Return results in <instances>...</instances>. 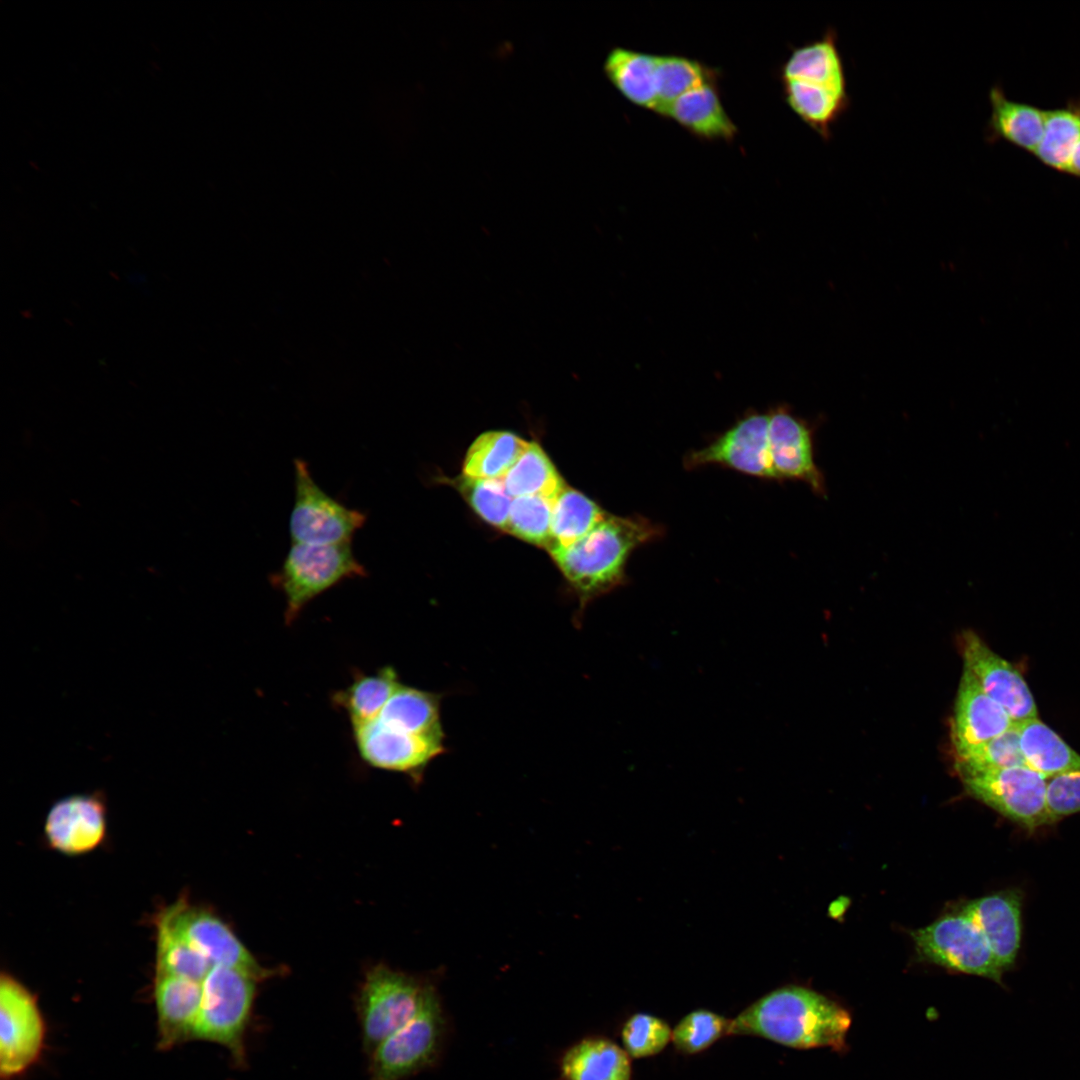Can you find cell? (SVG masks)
Instances as JSON below:
<instances>
[{
  "mask_svg": "<svg viewBox=\"0 0 1080 1080\" xmlns=\"http://www.w3.org/2000/svg\"><path fill=\"white\" fill-rule=\"evenodd\" d=\"M174 928L211 965L247 972L260 980L267 971L260 967L232 930L216 915L192 907L184 899L158 915Z\"/></svg>",
  "mask_w": 1080,
  "mask_h": 1080,
  "instance_id": "obj_14",
  "label": "cell"
},
{
  "mask_svg": "<svg viewBox=\"0 0 1080 1080\" xmlns=\"http://www.w3.org/2000/svg\"><path fill=\"white\" fill-rule=\"evenodd\" d=\"M440 700L439 694L400 684L376 719L410 733L444 737Z\"/></svg>",
  "mask_w": 1080,
  "mask_h": 1080,
  "instance_id": "obj_24",
  "label": "cell"
},
{
  "mask_svg": "<svg viewBox=\"0 0 1080 1080\" xmlns=\"http://www.w3.org/2000/svg\"><path fill=\"white\" fill-rule=\"evenodd\" d=\"M663 527L640 515L608 514L580 540L549 551L576 593L580 610L626 583V564L638 547L656 540Z\"/></svg>",
  "mask_w": 1080,
  "mask_h": 1080,
  "instance_id": "obj_2",
  "label": "cell"
},
{
  "mask_svg": "<svg viewBox=\"0 0 1080 1080\" xmlns=\"http://www.w3.org/2000/svg\"><path fill=\"white\" fill-rule=\"evenodd\" d=\"M662 114L707 138H729L736 131L715 89L707 82L677 98Z\"/></svg>",
  "mask_w": 1080,
  "mask_h": 1080,
  "instance_id": "obj_26",
  "label": "cell"
},
{
  "mask_svg": "<svg viewBox=\"0 0 1080 1080\" xmlns=\"http://www.w3.org/2000/svg\"><path fill=\"white\" fill-rule=\"evenodd\" d=\"M433 990L431 984L384 965L370 969L357 999L365 1051L370 1054L381 1042L409 1022Z\"/></svg>",
  "mask_w": 1080,
  "mask_h": 1080,
  "instance_id": "obj_6",
  "label": "cell"
},
{
  "mask_svg": "<svg viewBox=\"0 0 1080 1080\" xmlns=\"http://www.w3.org/2000/svg\"><path fill=\"white\" fill-rule=\"evenodd\" d=\"M1046 805L1051 824L1080 812V769L1047 778Z\"/></svg>",
  "mask_w": 1080,
  "mask_h": 1080,
  "instance_id": "obj_39",
  "label": "cell"
},
{
  "mask_svg": "<svg viewBox=\"0 0 1080 1080\" xmlns=\"http://www.w3.org/2000/svg\"><path fill=\"white\" fill-rule=\"evenodd\" d=\"M609 513L581 492L564 487L553 501L548 551L580 540Z\"/></svg>",
  "mask_w": 1080,
  "mask_h": 1080,
  "instance_id": "obj_28",
  "label": "cell"
},
{
  "mask_svg": "<svg viewBox=\"0 0 1080 1080\" xmlns=\"http://www.w3.org/2000/svg\"><path fill=\"white\" fill-rule=\"evenodd\" d=\"M683 464L687 470L718 465L777 481L770 451L768 411H749L708 445L688 452Z\"/></svg>",
  "mask_w": 1080,
  "mask_h": 1080,
  "instance_id": "obj_12",
  "label": "cell"
},
{
  "mask_svg": "<svg viewBox=\"0 0 1080 1080\" xmlns=\"http://www.w3.org/2000/svg\"><path fill=\"white\" fill-rule=\"evenodd\" d=\"M401 683L391 666L373 673H358L352 683L333 695V703L356 726L375 720Z\"/></svg>",
  "mask_w": 1080,
  "mask_h": 1080,
  "instance_id": "obj_27",
  "label": "cell"
},
{
  "mask_svg": "<svg viewBox=\"0 0 1080 1080\" xmlns=\"http://www.w3.org/2000/svg\"><path fill=\"white\" fill-rule=\"evenodd\" d=\"M959 648L966 668L1014 723L1038 717L1035 699L1022 673L995 653L974 631L961 632Z\"/></svg>",
  "mask_w": 1080,
  "mask_h": 1080,
  "instance_id": "obj_15",
  "label": "cell"
},
{
  "mask_svg": "<svg viewBox=\"0 0 1080 1080\" xmlns=\"http://www.w3.org/2000/svg\"><path fill=\"white\" fill-rule=\"evenodd\" d=\"M294 503L289 518L292 543L333 545L352 542L367 520L366 513L349 508L326 493L314 480L308 464L294 459Z\"/></svg>",
  "mask_w": 1080,
  "mask_h": 1080,
  "instance_id": "obj_7",
  "label": "cell"
},
{
  "mask_svg": "<svg viewBox=\"0 0 1080 1080\" xmlns=\"http://www.w3.org/2000/svg\"><path fill=\"white\" fill-rule=\"evenodd\" d=\"M45 1023L35 995L10 973L0 977V1074L12 1080L39 1059Z\"/></svg>",
  "mask_w": 1080,
  "mask_h": 1080,
  "instance_id": "obj_11",
  "label": "cell"
},
{
  "mask_svg": "<svg viewBox=\"0 0 1080 1080\" xmlns=\"http://www.w3.org/2000/svg\"><path fill=\"white\" fill-rule=\"evenodd\" d=\"M154 997L160 1048H171L193 1038L201 1007L202 983L176 976L156 975Z\"/></svg>",
  "mask_w": 1080,
  "mask_h": 1080,
  "instance_id": "obj_20",
  "label": "cell"
},
{
  "mask_svg": "<svg viewBox=\"0 0 1080 1080\" xmlns=\"http://www.w3.org/2000/svg\"><path fill=\"white\" fill-rule=\"evenodd\" d=\"M106 829V806L96 793L75 794L56 801L44 823L48 846L67 856L83 855L99 847Z\"/></svg>",
  "mask_w": 1080,
  "mask_h": 1080,
  "instance_id": "obj_16",
  "label": "cell"
},
{
  "mask_svg": "<svg viewBox=\"0 0 1080 1080\" xmlns=\"http://www.w3.org/2000/svg\"><path fill=\"white\" fill-rule=\"evenodd\" d=\"M966 792L1029 832L1050 825L1047 778L1026 765L958 775Z\"/></svg>",
  "mask_w": 1080,
  "mask_h": 1080,
  "instance_id": "obj_9",
  "label": "cell"
},
{
  "mask_svg": "<svg viewBox=\"0 0 1080 1080\" xmlns=\"http://www.w3.org/2000/svg\"><path fill=\"white\" fill-rule=\"evenodd\" d=\"M1013 724L1008 712L963 668L951 726L955 757L1004 733Z\"/></svg>",
  "mask_w": 1080,
  "mask_h": 1080,
  "instance_id": "obj_18",
  "label": "cell"
},
{
  "mask_svg": "<svg viewBox=\"0 0 1080 1080\" xmlns=\"http://www.w3.org/2000/svg\"><path fill=\"white\" fill-rule=\"evenodd\" d=\"M1022 899L1018 889H1007L961 907L984 935L1003 972L1013 967L1021 945Z\"/></svg>",
  "mask_w": 1080,
  "mask_h": 1080,
  "instance_id": "obj_19",
  "label": "cell"
},
{
  "mask_svg": "<svg viewBox=\"0 0 1080 1080\" xmlns=\"http://www.w3.org/2000/svg\"><path fill=\"white\" fill-rule=\"evenodd\" d=\"M912 938L923 959L1001 983L1003 971L987 940L961 909L914 931Z\"/></svg>",
  "mask_w": 1080,
  "mask_h": 1080,
  "instance_id": "obj_10",
  "label": "cell"
},
{
  "mask_svg": "<svg viewBox=\"0 0 1080 1080\" xmlns=\"http://www.w3.org/2000/svg\"><path fill=\"white\" fill-rule=\"evenodd\" d=\"M851 1016L836 1002L809 988H777L731 1019L730 1035L755 1036L795 1048H845Z\"/></svg>",
  "mask_w": 1080,
  "mask_h": 1080,
  "instance_id": "obj_1",
  "label": "cell"
},
{
  "mask_svg": "<svg viewBox=\"0 0 1080 1080\" xmlns=\"http://www.w3.org/2000/svg\"><path fill=\"white\" fill-rule=\"evenodd\" d=\"M553 501L540 495L513 498L505 530L526 542L547 548Z\"/></svg>",
  "mask_w": 1080,
  "mask_h": 1080,
  "instance_id": "obj_35",
  "label": "cell"
},
{
  "mask_svg": "<svg viewBox=\"0 0 1080 1080\" xmlns=\"http://www.w3.org/2000/svg\"><path fill=\"white\" fill-rule=\"evenodd\" d=\"M156 930V975L176 976L202 983L212 968L209 962L159 916Z\"/></svg>",
  "mask_w": 1080,
  "mask_h": 1080,
  "instance_id": "obj_32",
  "label": "cell"
},
{
  "mask_svg": "<svg viewBox=\"0 0 1080 1080\" xmlns=\"http://www.w3.org/2000/svg\"><path fill=\"white\" fill-rule=\"evenodd\" d=\"M1023 765L1025 761L1020 749L1016 723L1004 733L955 757V769L958 775Z\"/></svg>",
  "mask_w": 1080,
  "mask_h": 1080,
  "instance_id": "obj_33",
  "label": "cell"
},
{
  "mask_svg": "<svg viewBox=\"0 0 1080 1080\" xmlns=\"http://www.w3.org/2000/svg\"><path fill=\"white\" fill-rule=\"evenodd\" d=\"M1080 139V99L1045 110L1044 131L1035 157L1044 165L1066 172L1072 151Z\"/></svg>",
  "mask_w": 1080,
  "mask_h": 1080,
  "instance_id": "obj_30",
  "label": "cell"
},
{
  "mask_svg": "<svg viewBox=\"0 0 1080 1080\" xmlns=\"http://www.w3.org/2000/svg\"><path fill=\"white\" fill-rule=\"evenodd\" d=\"M352 542L333 545L292 543L271 583L285 597V621L290 624L317 596L346 579L366 577Z\"/></svg>",
  "mask_w": 1080,
  "mask_h": 1080,
  "instance_id": "obj_4",
  "label": "cell"
},
{
  "mask_svg": "<svg viewBox=\"0 0 1080 1080\" xmlns=\"http://www.w3.org/2000/svg\"><path fill=\"white\" fill-rule=\"evenodd\" d=\"M256 981L245 971L214 966L202 982L201 1007L193 1038L223 1045L239 1065L245 1064L244 1037Z\"/></svg>",
  "mask_w": 1080,
  "mask_h": 1080,
  "instance_id": "obj_5",
  "label": "cell"
},
{
  "mask_svg": "<svg viewBox=\"0 0 1080 1080\" xmlns=\"http://www.w3.org/2000/svg\"><path fill=\"white\" fill-rule=\"evenodd\" d=\"M1016 726L1026 766L1046 778L1080 769V755L1038 717Z\"/></svg>",
  "mask_w": 1080,
  "mask_h": 1080,
  "instance_id": "obj_23",
  "label": "cell"
},
{
  "mask_svg": "<svg viewBox=\"0 0 1080 1080\" xmlns=\"http://www.w3.org/2000/svg\"><path fill=\"white\" fill-rule=\"evenodd\" d=\"M1065 173L1080 178V139L1072 151Z\"/></svg>",
  "mask_w": 1080,
  "mask_h": 1080,
  "instance_id": "obj_40",
  "label": "cell"
},
{
  "mask_svg": "<svg viewBox=\"0 0 1080 1080\" xmlns=\"http://www.w3.org/2000/svg\"><path fill=\"white\" fill-rule=\"evenodd\" d=\"M361 759L377 769L421 779L428 764L444 752V737L410 733L377 719L352 726Z\"/></svg>",
  "mask_w": 1080,
  "mask_h": 1080,
  "instance_id": "obj_13",
  "label": "cell"
},
{
  "mask_svg": "<svg viewBox=\"0 0 1080 1080\" xmlns=\"http://www.w3.org/2000/svg\"><path fill=\"white\" fill-rule=\"evenodd\" d=\"M444 1028L434 989L419 1012L369 1054L370 1079L405 1080L431 1066L439 1055Z\"/></svg>",
  "mask_w": 1080,
  "mask_h": 1080,
  "instance_id": "obj_8",
  "label": "cell"
},
{
  "mask_svg": "<svg viewBox=\"0 0 1080 1080\" xmlns=\"http://www.w3.org/2000/svg\"><path fill=\"white\" fill-rule=\"evenodd\" d=\"M988 99L991 112L985 129L987 141L1004 140L1034 154L1043 136L1045 110L1009 99L999 85L991 87Z\"/></svg>",
  "mask_w": 1080,
  "mask_h": 1080,
  "instance_id": "obj_21",
  "label": "cell"
},
{
  "mask_svg": "<svg viewBox=\"0 0 1080 1080\" xmlns=\"http://www.w3.org/2000/svg\"><path fill=\"white\" fill-rule=\"evenodd\" d=\"M501 480L512 498L540 495L554 500L565 487L554 465L536 442H530Z\"/></svg>",
  "mask_w": 1080,
  "mask_h": 1080,
  "instance_id": "obj_31",
  "label": "cell"
},
{
  "mask_svg": "<svg viewBox=\"0 0 1080 1080\" xmlns=\"http://www.w3.org/2000/svg\"><path fill=\"white\" fill-rule=\"evenodd\" d=\"M731 1019L707 1009L686 1014L672 1029L671 1041L678 1053L694 1055L730 1035Z\"/></svg>",
  "mask_w": 1080,
  "mask_h": 1080,
  "instance_id": "obj_34",
  "label": "cell"
},
{
  "mask_svg": "<svg viewBox=\"0 0 1080 1080\" xmlns=\"http://www.w3.org/2000/svg\"><path fill=\"white\" fill-rule=\"evenodd\" d=\"M564 1080H631L630 1056L613 1040L590 1036L572 1045L560 1062Z\"/></svg>",
  "mask_w": 1080,
  "mask_h": 1080,
  "instance_id": "obj_22",
  "label": "cell"
},
{
  "mask_svg": "<svg viewBox=\"0 0 1080 1080\" xmlns=\"http://www.w3.org/2000/svg\"><path fill=\"white\" fill-rule=\"evenodd\" d=\"M529 444L507 431L485 432L469 447L463 462V475L481 479L502 478Z\"/></svg>",
  "mask_w": 1080,
  "mask_h": 1080,
  "instance_id": "obj_29",
  "label": "cell"
},
{
  "mask_svg": "<svg viewBox=\"0 0 1080 1080\" xmlns=\"http://www.w3.org/2000/svg\"><path fill=\"white\" fill-rule=\"evenodd\" d=\"M608 79L632 103L656 110V56L614 48L605 60Z\"/></svg>",
  "mask_w": 1080,
  "mask_h": 1080,
  "instance_id": "obj_25",
  "label": "cell"
},
{
  "mask_svg": "<svg viewBox=\"0 0 1080 1080\" xmlns=\"http://www.w3.org/2000/svg\"><path fill=\"white\" fill-rule=\"evenodd\" d=\"M768 413L770 451L777 481H804L823 495L824 478L814 461L809 425L784 405Z\"/></svg>",
  "mask_w": 1080,
  "mask_h": 1080,
  "instance_id": "obj_17",
  "label": "cell"
},
{
  "mask_svg": "<svg viewBox=\"0 0 1080 1080\" xmlns=\"http://www.w3.org/2000/svg\"><path fill=\"white\" fill-rule=\"evenodd\" d=\"M657 108L662 113L673 101L706 83L698 62L678 56H656Z\"/></svg>",
  "mask_w": 1080,
  "mask_h": 1080,
  "instance_id": "obj_36",
  "label": "cell"
},
{
  "mask_svg": "<svg viewBox=\"0 0 1080 1080\" xmlns=\"http://www.w3.org/2000/svg\"><path fill=\"white\" fill-rule=\"evenodd\" d=\"M671 1037L672 1029L668 1022L644 1012L629 1016L621 1029L624 1050L634 1059L659 1054L671 1041Z\"/></svg>",
  "mask_w": 1080,
  "mask_h": 1080,
  "instance_id": "obj_38",
  "label": "cell"
},
{
  "mask_svg": "<svg viewBox=\"0 0 1080 1080\" xmlns=\"http://www.w3.org/2000/svg\"><path fill=\"white\" fill-rule=\"evenodd\" d=\"M785 101L824 141L851 107L845 62L838 35L828 27L822 36L796 47L781 70Z\"/></svg>",
  "mask_w": 1080,
  "mask_h": 1080,
  "instance_id": "obj_3",
  "label": "cell"
},
{
  "mask_svg": "<svg viewBox=\"0 0 1080 1080\" xmlns=\"http://www.w3.org/2000/svg\"><path fill=\"white\" fill-rule=\"evenodd\" d=\"M457 487L474 511L490 525L505 530L512 497L501 480L462 476Z\"/></svg>",
  "mask_w": 1080,
  "mask_h": 1080,
  "instance_id": "obj_37",
  "label": "cell"
}]
</instances>
